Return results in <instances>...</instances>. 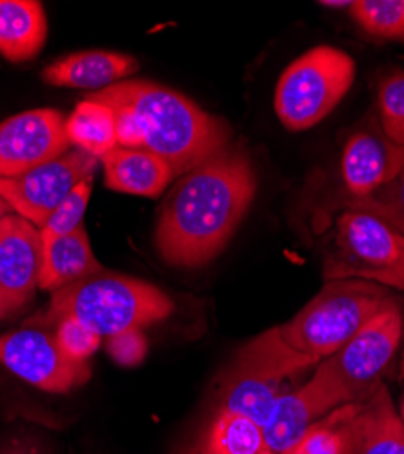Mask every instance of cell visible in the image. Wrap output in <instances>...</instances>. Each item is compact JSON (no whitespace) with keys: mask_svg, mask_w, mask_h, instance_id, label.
Segmentation results:
<instances>
[{"mask_svg":"<svg viewBox=\"0 0 404 454\" xmlns=\"http://www.w3.org/2000/svg\"><path fill=\"white\" fill-rule=\"evenodd\" d=\"M257 175L246 151L228 144L182 175L166 197L155 244L175 268H199L223 253L248 213Z\"/></svg>","mask_w":404,"mask_h":454,"instance_id":"cell-1","label":"cell"},{"mask_svg":"<svg viewBox=\"0 0 404 454\" xmlns=\"http://www.w3.org/2000/svg\"><path fill=\"white\" fill-rule=\"evenodd\" d=\"M404 334V315L397 300L366 322L332 356L315 365L305 384L326 412L360 402L390 369Z\"/></svg>","mask_w":404,"mask_h":454,"instance_id":"cell-5","label":"cell"},{"mask_svg":"<svg viewBox=\"0 0 404 454\" xmlns=\"http://www.w3.org/2000/svg\"><path fill=\"white\" fill-rule=\"evenodd\" d=\"M41 268V230L19 215H10L0 237V308L6 317L19 313L33 300Z\"/></svg>","mask_w":404,"mask_h":454,"instance_id":"cell-11","label":"cell"},{"mask_svg":"<svg viewBox=\"0 0 404 454\" xmlns=\"http://www.w3.org/2000/svg\"><path fill=\"white\" fill-rule=\"evenodd\" d=\"M4 220H6V218H4ZM3 231H4V222L0 223V237H3Z\"/></svg>","mask_w":404,"mask_h":454,"instance_id":"cell-35","label":"cell"},{"mask_svg":"<svg viewBox=\"0 0 404 454\" xmlns=\"http://www.w3.org/2000/svg\"><path fill=\"white\" fill-rule=\"evenodd\" d=\"M71 149L57 109H31L0 122V178L19 176Z\"/></svg>","mask_w":404,"mask_h":454,"instance_id":"cell-10","label":"cell"},{"mask_svg":"<svg viewBox=\"0 0 404 454\" xmlns=\"http://www.w3.org/2000/svg\"><path fill=\"white\" fill-rule=\"evenodd\" d=\"M48 20L36 0H0V55L10 62H28L41 53Z\"/></svg>","mask_w":404,"mask_h":454,"instance_id":"cell-18","label":"cell"},{"mask_svg":"<svg viewBox=\"0 0 404 454\" xmlns=\"http://www.w3.org/2000/svg\"><path fill=\"white\" fill-rule=\"evenodd\" d=\"M404 164V147L384 137L379 124L352 133L341 159V175L348 199H362L388 184Z\"/></svg>","mask_w":404,"mask_h":454,"instance_id":"cell-12","label":"cell"},{"mask_svg":"<svg viewBox=\"0 0 404 454\" xmlns=\"http://www.w3.org/2000/svg\"><path fill=\"white\" fill-rule=\"evenodd\" d=\"M355 409L357 402H352L328 412L286 454H355Z\"/></svg>","mask_w":404,"mask_h":454,"instance_id":"cell-22","label":"cell"},{"mask_svg":"<svg viewBox=\"0 0 404 454\" xmlns=\"http://www.w3.org/2000/svg\"><path fill=\"white\" fill-rule=\"evenodd\" d=\"M353 4V0H343V3H334V0H322L319 3V6H326V8H348Z\"/></svg>","mask_w":404,"mask_h":454,"instance_id":"cell-29","label":"cell"},{"mask_svg":"<svg viewBox=\"0 0 404 454\" xmlns=\"http://www.w3.org/2000/svg\"><path fill=\"white\" fill-rule=\"evenodd\" d=\"M173 309L171 298L157 286L104 270L51 293L46 313L36 315L26 325H57L71 318L109 338L161 322Z\"/></svg>","mask_w":404,"mask_h":454,"instance_id":"cell-4","label":"cell"},{"mask_svg":"<svg viewBox=\"0 0 404 454\" xmlns=\"http://www.w3.org/2000/svg\"><path fill=\"white\" fill-rule=\"evenodd\" d=\"M107 106L117 124V145L164 159L182 176L230 142V126L182 93L150 81H123L90 93Z\"/></svg>","mask_w":404,"mask_h":454,"instance_id":"cell-3","label":"cell"},{"mask_svg":"<svg viewBox=\"0 0 404 454\" xmlns=\"http://www.w3.org/2000/svg\"><path fill=\"white\" fill-rule=\"evenodd\" d=\"M259 454H273V452H272V450H270V449H266V447H265V449H263V450H261V452H259Z\"/></svg>","mask_w":404,"mask_h":454,"instance_id":"cell-33","label":"cell"},{"mask_svg":"<svg viewBox=\"0 0 404 454\" xmlns=\"http://www.w3.org/2000/svg\"><path fill=\"white\" fill-rule=\"evenodd\" d=\"M393 300L397 298L388 287L372 282H324L296 317L253 338L232 365L284 382L339 351Z\"/></svg>","mask_w":404,"mask_h":454,"instance_id":"cell-2","label":"cell"},{"mask_svg":"<svg viewBox=\"0 0 404 454\" xmlns=\"http://www.w3.org/2000/svg\"><path fill=\"white\" fill-rule=\"evenodd\" d=\"M10 215H15L13 209L10 207V204L3 197H0V223H3L4 218H8Z\"/></svg>","mask_w":404,"mask_h":454,"instance_id":"cell-30","label":"cell"},{"mask_svg":"<svg viewBox=\"0 0 404 454\" xmlns=\"http://www.w3.org/2000/svg\"><path fill=\"white\" fill-rule=\"evenodd\" d=\"M106 187L117 193L157 199L177 178L171 166L144 149L114 147L100 159Z\"/></svg>","mask_w":404,"mask_h":454,"instance_id":"cell-14","label":"cell"},{"mask_svg":"<svg viewBox=\"0 0 404 454\" xmlns=\"http://www.w3.org/2000/svg\"><path fill=\"white\" fill-rule=\"evenodd\" d=\"M402 342H404V334H402ZM399 380H404V348H402L400 362H399Z\"/></svg>","mask_w":404,"mask_h":454,"instance_id":"cell-31","label":"cell"},{"mask_svg":"<svg viewBox=\"0 0 404 454\" xmlns=\"http://www.w3.org/2000/svg\"><path fill=\"white\" fill-rule=\"evenodd\" d=\"M322 280H362L404 291V237L370 213L345 207L322 242Z\"/></svg>","mask_w":404,"mask_h":454,"instance_id":"cell-6","label":"cell"},{"mask_svg":"<svg viewBox=\"0 0 404 454\" xmlns=\"http://www.w3.org/2000/svg\"><path fill=\"white\" fill-rule=\"evenodd\" d=\"M107 355L123 367H137L148 353V340L142 329H128L107 338Z\"/></svg>","mask_w":404,"mask_h":454,"instance_id":"cell-28","label":"cell"},{"mask_svg":"<svg viewBox=\"0 0 404 454\" xmlns=\"http://www.w3.org/2000/svg\"><path fill=\"white\" fill-rule=\"evenodd\" d=\"M328 412L321 407L306 386L281 395L268 422L263 427L266 449H270L273 454H286Z\"/></svg>","mask_w":404,"mask_h":454,"instance_id":"cell-19","label":"cell"},{"mask_svg":"<svg viewBox=\"0 0 404 454\" xmlns=\"http://www.w3.org/2000/svg\"><path fill=\"white\" fill-rule=\"evenodd\" d=\"M91 197V178L81 182L73 192L64 199V202L57 207V211L48 218L41 230L43 240L59 239L69 235L83 227V218L88 209V202Z\"/></svg>","mask_w":404,"mask_h":454,"instance_id":"cell-26","label":"cell"},{"mask_svg":"<svg viewBox=\"0 0 404 454\" xmlns=\"http://www.w3.org/2000/svg\"><path fill=\"white\" fill-rule=\"evenodd\" d=\"M3 318H8V317H6V313L3 311V308H0V320H3Z\"/></svg>","mask_w":404,"mask_h":454,"instance_id":"cell-34","label":"cell"},{"mask_svg":"<svg viewBox=\"0 0 404 454\" xmlns=\"http://www.w3.org/2000/svg\"><path fill=\"white\" fill-rule=\"evenodd\" d=\"M399 414H400V419H402V422H404V395H402L400 403H399Z\"/></svg>","mask_w":404,"mask_h":454,"instance_id":"cell-32","label":"cell"},{"mask_svg":"<svg viewBox=\"0 0 404 454\" xmlns=\"http://www.w3.org/2000/svg\"><path fill=\"white\" fill-rule=\"evenodd\" d=\"M55 340L60 351L75 362H88L99 349L102 336L77 320H60L55 325Z\"/></svg>","mask_w":404,"mask_h":454,"instance_id":"cell-27","label":"cell"},{"mask_svg":"<svg viewBox=\"0 0 404 454\" xmlns=\"http://www.w3.org/2000/svg\"><path fill=\"white\" fill-rule=\"evenodd\" d=\"M137 71L139 62L131 55L93 50L55 60L43 71V81L59 88L100 91L128 81Z\"/></svg>","mask_w":404,"mask_h":454,"instance_id":"cell-13","label":"cell"},{"mask_svg":"<svg viewBox=\"0 0 404 454\" xmlns=\"http://www.w3.org/2000/svg\"><path fill=\"white\" fill-rule=\"evenodd\" d=\"M99 159L71 147L62 157L19 176L0 178V197L15 215L43 230L48 218L81 182L93 178Z\"/></svg>","mask_w":404,"mask_h":454,"instance_id":"cell-8","label":"cell"},{"mask_svg":"<svg viewBox=\"0 0 404 454\" xmlns=\"http://www.w3.org/2000/svg\"><path fill=\"white\" fill-rule=\"evenodd\" d=\"M350 15L376 39L404 43V0H353Z\"/></svg>","mask_w":404,"mask_h":454,"instance_id":"cell-23","label":"cell"},{"mask_svg":"<svg viewBox=\"0 0 404 454\" xmlns=\"http://www.w3.org/2000/svg\"><path fill=\"white\" fill-rule=\"evenodd\" d=\"M355 81V62L339 48L317 46L293 60L275 88V113L289 131L322 122Z\"/></svg>","mask_w":404,"mask_h":454,"instance_id":"cell-7","label":"cell"},{"mask_svg":"<svg viewBox=\"0 0 404 454\" xmlns=\"http://www.w3.org/2000/svg\"><path fill=\"white\" fill-rule=\"evenodd\" d=\"M66 135L71 147H77L100 160L117 147L114 111L104 104L84 98L66 119Z\"/></svg>","mask_w":404,"mask_h":454,"instance_id":"cell-21","label":"cell"},{"mask_svg":"<svg viewBox=\"0 0 404 454\" xmlns=\"http://www.w3.org/2000/svg\"><path fill=\"white\" fill-rule=\"evenodd\" d=\"M263 429L244 416L217 411L206 431L186 454H259Z\"/></svg>","mask_w":404,"mask_h":454,"instance_id":"cell-20","label":"cell"},{"mask_svg":"<svg viewBox=\"0 0 404 454\" xmlns=\"http://www.w3.org/2000/svg\"><path fill=\"white\" fill-rule=\"evenodd\" d=\"M281 395H284L281 380H272L232 365L220 380L217 411L244 416L263 429Z\"/></svg>","mask_w":404,"mask_h":454,"instance_id":"cell-17","label":"cell"},{"mask_svg":"<svg viewBox=\"0 0 404 454\" xmlns=\"http://www.w3.org/2000/svg\"><path fill=\"white\" fill-rule=\"evenodd\" d=\"M102 271L104 268L93 254L84 225L69 235L43 240L41 289L55 293L73 282Z\"/></svg>","mask_w":404,"mask_h":454,"instance_id":"cell-16","label":"cell"},{"mask_svg":"<svg viewBox=\"0 0 404 454\" xmlns=\"http://www.w3.org/2000/svg\"><path fill=\"white\" fill-rule=\"evenodd\" d=\"M0 364L33 387L48 393H69L86 386L91 378L90 362L66 356L55 336L36 325L0 334Z\"/></svg>","mask_w":404,"mask_h":454,"instance_id":"cell-9","label":"cell"},{"mask_svg":"<svg viewBox=\"0 0 404 454\" xmlns=\"http://www.w3.org/2000/svg\"><path fill=\"white\" fill-rule=\"evenodd\" d=\"M353 422L355 454H404V422L384 384L357 402Z\"/></svg>","mask_w":404,"mask_h":454,"instance_id":"cell-15","label":"cell"},{"mask_svg":"<svg viewBox=\"0 0 404 454\" xmlns=\"http://www.w3.org/2000/svg\"><path fill=\"white\" fill-rule=\"evenodd\" d=\"M345 207L370 213L404 237V164L388 184L362 199H348Z\"/></svg>","mask_w":404,"mask_h":454,"instance_id":"cell-24","label":"cell"},{"mask_svg":"<svg viewBox=\"0 0 404 454\" xmlns=\"http://www.w3.org/2000/svg\"><path fill=\"white\" fill-rule=\"evenodd\" d=\"M379 128L388 140L404 147V71L392 69L379 82Z\"/></svg>","mask_w":404,"mask_h":454,"instance_id":"cell-25","label":"cell"}]
</instances>
